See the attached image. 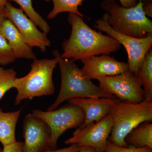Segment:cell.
I'll use <instances>...</instances> for the list:
<instances>
[{
	"label": "cell",
	"instance_id": "12",
	"mask_svg": "<svg viewBox=\"0 0 152 152\" xmlns=\"http://www.w3.org/2000/svg\"><path fill=\"white\" fill-rule=\"evenodd\" d=\"M80 61L83 64L81 70L91 80L116 75L129 70L128 63L119 61L110 55L93 56Z\"/></svg>",
	"mask_w": 152,
	"mask_h": 152
},
{
	"label": "cell",
	"instance_id": "4",
	"mask_svg": "<svg viewBox=\"0 0 152 152\" xmlns=\"http://www.w3.org/2000/svg\"><path fill=\"white\" fill-rule=\"evenodd\" d=\"M141 0L135 7L126 8L115 0H104L101 4L108 14V23L115 31L137 38L152 33V22L143 10Z\"/></svg>",
	"mask_w": 152,
	"mask_h": 152
},
{
	"label": "cell",
	"instance_id": "6",
	"mask_svg": "<svg viewBox=\"0 0 152 152\" xmlns=\"http://www.w3.org/2000/svg\"><path fill=\"white\" fill-rule=\"evenodd\" d=\"M32 114L42 120L50 128L51 133V150L56 149L58 140L65 132L80 127L85 119L84 112L81 108L69 104L53 110H34Z\"/></svg>",
	"mask_w": 152,
	"mask_h": 152
},
{
	"label": "cell",
	"instance_id": "8",
	"mask_svg": "<svg viewBox=\"0 0 152 152\" xmlns=\"http://www.w3.org/2000/svg\"><path fill=\"white\" fill-rule=\"evenodd\" d=\"M97 80L100 88L121 101L138 103L145 99L140 80L129 70L116 75L103 76Z\"/></svg>",
	"mask_w": 152,
	"mask_h": 152
},
{
	"label": "cell",
	"instance_id": "9",
	"mask_svg": "<svg viewBox=\"0 0 152 152\" xmlns=\"http://www.w3.org/2000/svg\"><path fill=\"white\" fill-rule=\"evenodd\" d=\"M111 114H109L100 121L80 127L66 140V145L76 144L80 147H90L97 152H103L113 129Z\"/></svg>",
	"mask_w": 152,
	"mask_h": 152
},
{
	"label": "cell",
	"instance_id": "11",
	"mask_svg": "<svg viewBox=\"0 0 152 152\" xmlns=\"http://www.w3.org/2000/svg\"><path fill=\"white\" fill-rule=\"evenodd\" d=\"M23 132V152H44L50 149L51 133L50 128L32 113L25 117Z\"/></svg>",
	"mask_w": 152,
	"mask_h": 152
},
{
	"label": "cell",
	"instance_id": "5",
	"mask_svg": "<svg viewBox=\"0 0 152 152\" xmlns=\"http://www.w3.org/2000/svg\"><path fill=\"white\" fill-rule=\"evenodd\" d=\"M113 129L108 140L120 147H128L126 136L134 128L145 122L152 121V100L144 99L138 103L120 101L111 109Z\"/></svg>",
	"mask_w": 152,
	"mask_h": 152
},
{
	"label": "cell",
	"instance_id": "26",
	"mask_svg": "<svg viewBox=\"0 0 152 152\" xmlns=\"http://www.w3.org/2000/svg\"><path fill=\"white\" fill-rule=\"evenodd\" d=\"M7 19L5 12L0 10V28L1 27L4 22Z\"/></svg>",
	"mask_w": 152,
	"mask_h": 152
},
{
	"label": "cell",
	"instance_id": "1",
	"mask_svg": "<svg viewBox=\"0 0 152 152\" xmlns=\"http://www.w3.org/2000/svg\"><path fill=\"white\" fill-rule=\"evenodd\" d=\"M67 20L72 31L69 38L62 45L61 55L64 58L75 61L93 56L110 55L121 48L114 38L92 29L79 15L69 13Z\"/></svg>",
	"mask_w": 152,
	"mask_h": 152
},
{
	"label": "cell",
	"instance_id": "30",
	"mask_svg": "<svg viewBox=\"0 0 152 152\" xmlns=\"http://www.w3.org/2000/svg\"><path fill=\"white\" fill-rule=\"evenodd\" d=\"M0 152H2V150L0 148Z\"/></svg>",
	"mask_w": 152,
	"mask_h": 152
},
{
	"label": "cell",
	"instance_id": "24",
	"mask_svg": "<svg viewBox=\"0 0 152 152\" xmlns=\"http://www.w3.org/2000/svg\"><path fill=\"white\" fill-rule=\"evenodd\" d=\"M82 147L79 146L76 144L71 145L70 146L60 149L48 150L44 152H78Z\"/></svg>",
	"mask_w": 152,
	"mask_h": 152
},
{
	"label": "cell",
	"instance_id": "25",
	"mask_svg": "<svg viewBox=\"0 0 152 152\" xmlns=\"http://www.w3.org/2000/svg\"><path fill=\"white\" fill-rule=\"evenodd\" d=\"M121 5L126 8L135 7L140 0H119Z\"/></svg>",
	"mask_w": 152,
	"mask_h": 152
},
{
	"label": "cell",
	"instance_id": "7",
	"mask_svg": "<svg viewBox=\"0 0 152 152\" xmlns=\"http://www.w3.org/2000/svg\"><path fill=\"white\" fill-rule=\"evenodd\" d=\"M107 17L108 14L106 13L102 18L96 20L95 28L114 38L124 47L128 55L129 69L136 74L140 67L147 53L152 49V33L148 34L145 37L137 38L117 32L108 23Z\"/></svg>",
	"mask_w": 152,
	"mask_h": 152
},
{
	"label": "cell",
	"instance_id": "18",
	"mask_svg": "<svg viewBox=\"0 0 152 152\" xmlns=\"http://www.w3.org/2000/svg\"><path fill=\"white\" fill-rule=\"evenodd\" d=\"M48 2L52 1L53 3V8L48 14L47 18L51 20L55 18L58 15L67 12L79 15L82 18L86 17L78 10L79 7L83 5L85 0H44Z\"/></svg>",
	"mask_w": 152,
	"mask_h": 152
},
{
	"label": "cell",
	"instance_id": "14",
	"mask_svg": "<svg viewBox=\"0 0 152 152\" xmlns=\"http://www.w3.org/2000/svg\"><path fill=\"white\" fill-rule=\"evenodd\" d=\"M0 33L7 41L16 59L34 60L37 58L32 48L25 40L10 20L7 18L4 21L0 28Z\"/></svg>",
	"mask_w": 152,
	"mask_h": 152
},
{
	"label": "cell",
	"instance_id": "15",
	"mask_svg": "<svg viewBox=\"0 0 152 152\" xmlns=\"http://www.w3.org/2000/svg\"><path fill=\"white\" fill-rule=\"evenodd\" d=\"M21 109L16 111L4 112L0 108V142L3 147L17 141L15 131Z\"/></svg>",
	"mask_w": 152,
	"mask_h": 152
},
{
	"label": "cell",
	"instance_id": "21",
	"mask_svg": "<svg viewBox=\"0 0 152 152\" xmlns=\"http://www.w3.org/2000/svg\"><path fill=\"white\" fill-rule=\"evenodd\" d=\"M16 60L7 41L0 33V65H8Z\"/></svg>",
	"mask_w": 152,
	"mask_h": 152
},
{
	"label": "cell",
	"instance_id": "16",
	"mask_svg": "<svg viewBox=\"0 0 152 152\" xmlns=\"http://www.w3.org/2000/svg\"><path fill=\"white\" fill-rule=\"evenodd\" d=\"M128 146L135 148L149 147L152 148V124L145 122L133 129L125 138Z\"/></svg>",
	"mask_w": 152,
	"mask_h": 152
},
{
	"label": "cell",
	"instance_id": "29",
	"mask_svg": "<svg viewBox=\"0 0 152 152\" xmlns=\"http://www.w3.org/2000/svg\"><path fill=\"white\" fill-rule=\"evenodd\" d=\"M144 5H152V0H141Z\"/></svg>",
	"mask_w": 152,
	"mask_h": 152
},
{
	"label": "cell",
	"instance_id": "28",
	"mask_svg": "<svg viewBox=\"0 0 152 152\" xmlns=\"http://www.w3.org/2000/svg\"><path fill=\"white\" fill-rule=\"evenodd\" d=\"M8 1L9 0H0V10L4 12L5 7Z\"/></svg>",
	"mask_w": 152,
	"mask_h": 152
},
{
	"label": "cell",
	"instance_id": "17",
	"mask_svg": "<svg viewBox=\"0 0 152 152\" xmlns=\"http://www.w3.org/2000/svg\"><path fill=\"white\" fill-rule=\"evenodd\" d=\"M143 87L145 99L152 100V50L145 56L139 70L134 74Z\"/></svg>",
	"mask_w": 152,
	"mask_h": 152
},
{
	"label": "cell",
	"instance_id": "3",
	"mask_svg": "<svg viewBox=\"0 0 152 152\" xmlns=\"http://www.w3.org/2000/svg\"><path fill=\"white\" fill-rule=\"evenodd\" d=\"M58 64L56 58L33 60L28 73L21 77H17L14 82V88L17 91L15 105L25 100L53 94L55 87L53 73Z\"/></svg>",
	"mask_w": 152,
	"mask_h": 152
},
{
	"label": "cell",
	"instance_id": "22",
	"mask_svg": "<svg viewBox=\"0 0 152 152\" xmlns=\"http://www.w3.org/2000/svg\"><path fill=\"white\" fill-rule=\"evenodd\" d=\"M103 152H152V148L149 147L135 148L131 146H118L114 145L108 140L107 146Z\"/></svg>",
	"mask_w": 152,
	"mask_h": 152
},
{
	"label": "cell",
	"instance_id": "13",
	"mask_svg": "<svg viewBox=\"0 0 152 152\" xmlns=\"http://www.w3.org/2000/svg\"><path fill=\"white\" fill-rule=\"evenodd\" d=\"M120 100L115 98H80L67 101L68 104L79 106L84 111L85 119L80 127L100 121L110 113L113 106Z\"/></svg>",
	"mask_w": 152,
	"mask_h": 152
},
{
	"label": "cell",
	"instance_id": "2",
	"mask_svg": "<svg viewBox=\"0 0 152 152\" xmlns=\"http://www.w3.org/2000/svg\"><path fill=\"white\" fill-rule=\"evenodd\" d=\"M58 50L53 55L58 61L61 75V86L55 102L48 111L56 110L66 101L75 98H115L114 95L106 92L99 86L88 79L73 60L63 58Z\"/></svg>",
	"mask_w": 152,
	"mask_h": 152
},
{
	"label": "cell",
	"instance_id": "10",
	"mask_svg": "<svg viewBox=\"0 0 152 152\" xmlns=\"http://www.w3.org/2000/svg\"><path fill=\"white\" fill-rule=\"evenodd\" d=\"M4 12L7 18L13 23L30 46L38 48L42 52H45L47 48L50 46L51 43L47 34L38 29L37 26L21 9L17 8L8 2L5 7Z\"/></svg>",
	"mask_w": 152,
	"mask_h": 152
},
{
	"label": "cell",
	"instance_id": "27",
	"mask_svg": "<svg viewBox=\"0 0 152 152\" xmlns=\"http://www.w3.org/2000/svg\"><path fill=\"white\" fill-rule=\"evenodd\" d=\"M78 152H97L96 151L90 147H82L81 149Z\"/></svg>",
	"mask_w": 152,
	"mask_h": 152
},
{
	"label": "cell",
	"instance_id": "19",
	"mask_svg": "<svg viewBox=\"0 0 152 152\" xmlns=\"http://www.w3.org/2000/svg\"><path fill=\"white\" fill-rule=\"evenodd\" d=\"M15 2L19 5L26 15L39 27L41 31L48 34L50 32V27L48 22L36 12L33 7L32 0H9Z\"/></svg>",
	"mask_w": 152,
	"mask_h": 152
},
{
	"label": "cell",
	"instance_id": "23",
	"mask_svg": "<svg viewBox=\"0 0 152 152\" xmlns=\"http://www.w3.org/2000/svg\"><path fill=\"white\" fill-rule=\"evenodd\" d=\"M2 152H23V142L17 141L14 143L3 147Z\"/></svg>",
	"mask_w": 152,
	"mask_h": 152
},
{
	"label": "cell",
	"instance_id": "20",
	"mask_svg": "<svg viewBox=\"0 0 152 152\" xmlns=\"http://www.w3.org/2000/svg\"><path fill=\"white\" fill-rule=\"evenodd\" d=\"M17 77L16 72L12 68L5 69L0 66V101L7 92L14 88Z\"/></svg>",
	"mask_w": 152,
	"mask_h": 152
}]
</instances>
